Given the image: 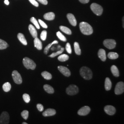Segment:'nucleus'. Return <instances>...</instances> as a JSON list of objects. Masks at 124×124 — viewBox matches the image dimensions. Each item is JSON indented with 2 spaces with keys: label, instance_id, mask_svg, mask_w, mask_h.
I'll return each mask as SVG.
<instances>
[{
  "label": "nucleus",
  "instance_id": "obj_14",
  "mask_svg": "<svg viewBox=\"0 0 124 124\" xmlns=\"http://www.w3.org/2000/svg\"><path fill=\"white\" fill-rule=\"evenodd\" d=\"M56 113V111L52 108H48L43 113L42 115L45 117H48V116H51L55 115Z\"/></svg>",
  "mask_w": 124,
  "mask_h": 124
},
{
  "label": "nucleus",
  "instance_id": "obj_22",
  "mask_svg": "<svg viewBox=\"0 0 124 124\" xmlns=\"http://www.w3.org/2000/svg\"><path fill=\"white\" fill-rule=\"evenodd\" d=\"M43 87L45 91L49 94H53L54 92L53 88L48 85H45Z\"/></svg>",
  "mask_w": 124,
  "mask_h": 124
},
{
  "label": "nucleus",
  "instance_id": "obj_18",
  "mask_svg": "<svg viewBox=\"0 0 124 124\" xmlns=\"http://www.w3.org/2000/svg\"><path fill=\"white\" fill-rule=\"evenodd\" d=\"M55 14L53 12H49L45 14L44 18L47 20H53L55 18Z\"/></svg>",
  "mask_w": 124,
  "mask_h": 124
},
{
  "label": "nucleus",
  "instance_id": "obj_41",
  "mask_svg": "<svg viewBox=\"0 0 124 124\" xmlns=\"http://www.w3.org/2000/svg\"><path fill=\"white\" fill-rule=\"evenodd\" d=\"M40 3L43 5H47L48 3V1L47 0H37Z\"/></svg>",
  "mask_w": 124,
  "mask_h": 124
},
{
  "label": "nucleus",
  "instance_id": "obj_13",
  "mask_svg": "<svg viewBox=\"0 0 124 124\" xmlns=\"http://www.w3.org/2000/svg\"><path fill=\"white\" fill-rule=\"evenodd\" d=\"M67 17L70 23L72 25L75 26L77 24V21L74 15L71 13H68L67 15Z\"/></svg>",
  "mask_w": 124,
  "mask_h": 124
},
{
  "label": "nucleus",
  "instance_id": "obj_9",
  "mask_svg": "<svg viewBox=\"0 0 124 124\" xmlns=\"http://www.w3.org/2000/svg\"><path fill=\"white\" fill-rule=\"evenodd\" d=\"M124 83L123 82H118L115 86V93L116 95H120L124 93Z\"/></svg>",
  "mask_w": 124,
  "mask_h": 124
},
{
  "label": "nucleus",
  "instance_id": "obj_29",
  "mask_svg": "<svg viewBox=\"0 0 124 124\" xmlns=\"http://www.w3.org/2000/svg\"><path fill=\"white\" fill-rule=\"evenodd\" d=\"M58 41L57 40H54L52 43H50L45 48L44 51V53L45 54H47L48 51H49V49L50 48V47H51V46L53 44H58Z\"/></svg>",
  "mask_w": 124,
  "mask_h": 124
},
{
  "label": "nucleus",
  "instance_id": "obj_37",
  "mask_svg": "<svg viewBox=\"0 0 124 124\" xmlns=\"http://www.w3.org/2000/svg\"><path fill=\"white\" fill-rule=\"evenodd\" d=\"M66 50L67 53L69 54H71L72 53V49H71V46L69 43H67L66 45Z\"/></svg>",
  "mask_w": 124,
  "mask_h": 124
},
{
  "label": "nucleus",
  "instance_id": "obj_11",
  "mask_svg": "<svg viewBox=\"0 0 124 124\" xmlns=\"http://www.w3.org/2000/svg\"><path fill=\"white\" fill-rule=\"evenodd\" d=\"M58 69L62 75H63L65 76L69 77L71 75L70 71L67 67L62 66H60L58 67Z\"/></svg>",
  "mask_w": 124,
  "mask_h": 124
},
{
  "label": "nucleus",
  "instance_id": "obj_44",
  "mask_svg": "<svg viewBox=\"0 0 124 124\" xmlns=\"http://www.w3.org/2000/svg\"><path fill=\"white\" fill-rule=\"evenodd\" d=\"M23 124H27V123H26V122H23Z\"/></svg>",
  "mask_w": 124,
  "mask_h": 124
},
{
  "label": "nucleus",
  "instance_id": "obj_1",
  "mask_svg": "<svg viewBox=\"0 0 124 124\" xmlns=\"http://www.w3.org/2000/svg\"><path fill=\"white\" fill-rule=\"evenodd\" d=\"M80 29L81 33L85 35H91L93 33V29L87 23L82 22L80 23Z\"/></svg>",
  "mask_w": 124,
  "mask_h": 124
},
{
  "label": "nucleus",
  "instance_id": "obj_36",
  "mask_svg": "<svg viewBox=\"0 0 124 124\" xmlns=\"http://www.w3.org/2000/svg\"><path fill=\"white\" fill-rule=\"evenodd\" d=\"M21 116L24 119L27 120L29 117V112L27 110H23L21 113Z\"/></svg>",
  "mask_w": 124,
  "mask_h": 124
},
{
  "label": "nucleus",
  "instance_id": "obj_17",
  "mask_svg": "<svg viewBox=\"0 0 124 124\" xmlns=\"http://www.w3.org/2000/svg\"><path fill=\"white\" fill-rule=\"evenodd\" d=\"M29 30L30 32L32 37L34 38L37 37V32L36 30V28L32 24H30L29 26Z\"/></svg>",
  "mask_w": 124,
  "mask_h": 124
},
{
  "label": "nucleus",
  "instance_id": "obj_24",
  "mask_svg": "<svg viewBox=\"0 0 124 124\" xmlns=\"http://www.w3.org/2000/svg\"><path fill=\"white\" fill-rule=\"evenodd\" d=\"M41 75L43 76V77L46 79V80H51L52 78V75L47 71H44L41 73Z\"/></svg>",
  "mask_w": 124,
  "mask_h": 124
},
{
  "label": "nucleus",
  "instance_id": "obj_8",
  "mask_svg": "<svg viewBox=\"0 0 124 124\" xmlns=\"http://www.w3.org/2000/svg\"><path fill=\"white\" fill-rule=\"evenodd\" d=\"M9 122V115L7 112H3L0 116V124H8Z\"/></svg>",
  "mask_w": 124,
  "mask_h": 124
},
{
  "label": "nucleus",
  "instance_id": "obj_12",
  "mask_svg": "<svg viewBox=\"0 0 124 124\" xmlns=\"http://www.w3.org/2000/svg\"><path fill=\"white\" fill-rule=\"evenodd\" d=\"M104 109L107 114L109 115H114L116 112L115 108L111 105H107L105 107Z\"/></svg>",
  "mask_w": 124,
  "mask_h": 124
},
{
  "label": "nucleus",
  "instance_id": "obj_38",
  "mask_svg": "<svg viewBox=\"0 0 124 124\" xmlns=\"http://www.w3.org/2000/svg\"><path fill=\"white\" fill-rule=\"evenodd\" d=\"M38 21H39V23H40V25L43 28H46V29L47 28V25L42 20H41V19H39V20H38Z\"/></svg>",
  "mask_w": 124,
  "mask_h": 124
},
{
  "label": "nucleus",
  "instance_id": "obj_5",
  "mask_svg": "<svg viewBox=\"0 0 124 124\" xmlns=\"http://www.w3.org/2000/svg\"><path fill=\"white\" fill-rule=\"evenodd\" d=\"M79 92L78 87L75 85H70L66 89V93L69 95H75Z\"/></svg>",
  "mask_w": 124,
  "mask_h": 124
},
{
  "label": "nucleus",
  "instance_id": "obj_7",
  "mask_svg": "<svg viewBox=\"0 0 124 124\" xmlns=\"http://www.w3.org/2000/svg\"><path fill=\"white\" fill-rule=\"evenodd\" d=\"M12 77L15 83L17 84H21L22 83V77L17 70H14L13 72Z\"/></svg>",
  "mask_w": 124,
  "mask_h": 124
},
{
  "label": "nucleus",
  "instance_id": "obj_30",
  "mask_svg": "<svg viewBox=\"0 0 124 124\" xmlns=\"http://www.w3.org/2000/svg\"><path fill=\"white\" fill-rule=\"evenodd\" d=\"M108 57L110 59H115L119 57V55L115 52H110L108 55Z\"/></svg>",
  "mask_w": 124,
  "mask_h": 124
},
{
  "label": "nucleus",
  "instance_id": "obj_34",
  "mask_svg": "<svg viewBox=\"0 0 124 124\" xmlns=\"http://www.w3.org/2000/svg\"><path fill=\"white\" fill-rule=\"evenodd\" d=\"M23 98L24 101V102L26 103H29V102H30L31 100V98H30V97L29 96V95H28V94L25 93L23 95Z\"/></svg>",
  "mask_w": 124,
  "mask_h": 124
},
{
  "label": "nucleus",
  "instance_id": "obj_35",
  "mask_svg": "<svg viewBox=\"0 0 124 124\" xmlns=\"http://www.w3.org/2000/svg\"><path fill=\"white\" fill-rule=\"evenodd\" d=\"M47 36V32L46 31H42L40 34V38L42 40H45Z\"/></svg>",
  "mask_w": 124,
  "mask_h": 124
},
{
  "label": "nucleus",
  "instance_id": "obj_25",
  "mask_svg": "<svg viewBox=\"0 0 124 124\" xmlns=\"http://www.w3.org/2000/svg\"><path fill=\"white\" fill-rule=\"evenodd\" d=\"M2 88L5 92H8L11 89V85L9 82H6L3 85Z\"/></svg>",
  "mask_w": 124,
  "mask_h": 124
},
{
  "label": "nucleus",
  "instance_id": "obj_31",
  "mask_svg": "<svg viewBox=\"0 0 124 124\" xmlns=\"http://www.w3.org/2000/svg\"><path fill=\"white\" fill-rule=\"evenodd\" d=\"M56 34L59 39H60L62 41H66L67 39L66 37L63 36L60 31H58Z\"/></svg>",
  "mask_w": 124,
  "mask_h": 124
},
{
  "label": "nucleus",
  "instance_id": "obj_42",
  "mask_svg": "<svg viewBox=\"0 0 124 124\" xmlns=\"http://www.w3.org/2000/svg\"><path fill=\"white\" fill-rule=\"evenodd\" d=\"M80 2L83 4H85L88 3L90 0H79Z\"/></svg>",
  "mask_w": 124,
  "mask_h": 124
},
{
  "label": "nucleus",
  "instance_id": "obj_10",
  "mask_svg": "<svg viewBox=\"0 0 124 124\" xmlns=\"http://www.w3.org/2000/svg\"><path fill=\"white\" fill-rule=\"evenodd\" d=\"M91 111L90 108L88 106H84L82 107L78 111V114L81 116H85L87 115Z\"/></svg>",
  "mask_w": 124,
  "mask_h": 124
},
{
  "label": "nucleus",
  "instance_id": "obj_21",
  "mask_svg": "<svg viewBox=\"0 0 124 124\" xmlns=\"http://www.w3.org/2000/svg\"><path fill=\"white\" fill-rule=\"evenodd\" d=\"M111 71L112 73L114 76L115 77H119V71L117 68V67L115 65H113L111 67Z\"/></svg>",
  "mask_w": 124,
  "mask_h": 124
},
{
  "label": "nucleus",
  "instance_id": "obj_19",
  "mask_svg": "<svg viewBox=\"0 0 124 124\" xmlns=\"http://www.w3.org/2000/svg\"><path fill=\"white\" fill-rule=\"evenodd\" d=\"M18 38L19 40L22 43L23 45L26 46L27 45L26 40L24 35L22 33H18Z\"/></svg>",
  "mask_w": 124,
  "mask_h": 124
},
{
  "label": "nucleus",
  "instance_id": "obj_27",
  "mask_svg": "<svg viewBox=\"0 0 124 124\" xmlns=\"http://www.w3.org/2000/svg\"><path fill=\"white\" fill-rule=\"evenodd\" d=\"M8 46V45L5 40L0 39V50L6 49Z\"/></svg>",
  "mask_w": 124,
  "mask_h": 124
},
{
  "label": "nucleus",
  "instance_id": "obj_28",
  "mask_svg": "<svg viewBox=\"0 0 124 124\" xmlns=\"http://www.w3.org/2000/svg\"><path fill=\"white\" fill-rule=\"evenodd\" d=\"M69 58V57L66 54H62L58 57V60L61 62H65L67 61Z\"/></svg>",
  "mask_w": 124,
  "mask_h": 124
},
{
  "label": "nucleus",
  "instance_id": "obj_15",
  "mask_svg": "<svg viewBox=\"0 0 124 124\" xmlns=\"http://www.w3.org/2000/svg\"><path fill=\"white\" fill-rule=\"evenodd\" d=\"M98 57L102 61H105L106 60V54L105 51L103 49H99L98 52Z\"/></svg>",
  "mask_w": 124,
  "mask_h": 124
},
{
  "label": "nucleus",
  "instance_id": "obj_43",
  "mask_svg": "<svg viewBox=\"0 0 124 124\" xmlns=\"http://www.w3.org/2000/svg\"><path fill=\"white\" fill-rule=\"evenodd\" d=\"M5 4L7 5H8L9 4V2L8 0H4Z\"/></svg>",
  "mask_w": 124,
  "mask_h": 124
},
{
  "label": "nucleus",
  "instance_id": "obj_40",
  "mask_svg": "<svg viewBox=\"0 0 124 124\" xmlns=\"http://www.w3.org/2000/svg\"><path fill=\"white\" fill-rule=\"evenodd\" d=\"M30 2L31 3V4L35 6L36 7H38L39 6V4L36 1V0H29Z\"/></svg>",
  "mask_w": 124,
  "mask_h": 124
},
{
  "label": "nucleus",
  "instance_id": "obj_4",
  "mask_svg": "<svg viewBox=\"0 0 124 124\" xmlns=\"http://www.w3.org/2000/svg\"><path fill=\"white\" fill-rule=\"evenodd\" d=\"M91 9L94 13L98 16L101 15L103 12V8L102 6L95 3L91 4Z\"/></svg>",
  "mask_w": 124,
  "mask_h": 124
},
{
  "label": "nucleus",
  "instance_id": "obj_26",
  "mask_svg": "<svg viewBox=\"0 0 124 124\" xmlns=\"http://www.w3.org/2000/svg\"><path fill=\"white\" fill-rule=\"evenodd\" d=\"M74 49L75 53L77 55H80L81 54V50L80 49V46L78 42H75L74 43Z\"/></svg>",
  "mask_w": 124,
  "mask_h": 124
},
{
  "label": "nucleus",
  "instance_id": "obj_32",
  "mask_svg": "<svg viewBox=\"0 0 124 124\" xmlns=\"http://www.w3.org/2000/svg\"><path fill=\"white\" fill-rule=\"evenodd\" d=\"M63 51H64V48L62 47L60 50H59V51H58V52H57L56 53H52V54H51L50 55H49V56L50 57H51V58H54V57H55L56 56H58V55H60V54H61V53L63 52Z\"/></svg>",
  "mask_w": 124,
  "mask_h": 124
},
{
  "label": "nucleus",
  "instance_id": "obj_3",
  "mask_svg": "<svg viewBox=\"0 0 124 124\" xmlns=\"http://www.w3.org/2000/svg\"><path fill=\"white\" fill-rule=\"evenodd\" d=\"M23 63L27 69L34 70L36 69V63L29 58L27 57L24 58L23 60Z\"/></svg>",
  "mask_w": 124,
  "mask_h": 124
},
{
  "label": "nucleus",
  "instance_id": "obj_6",
  "mask_svg": "<svg viewBox=\"0 0 124 124\" xmlns=\"http://www.w3.org/2000/svg\"><path fill=\"white\" fill-rule=\"evenodd\" d=\"M103 44L108 49H113L116 46V41L113 39H106L103 41Z\"/></svg>",
  "mask_w": 124,
  "mask_h": 124
},
{
  "label": "nucleus",
  "instance_id": "obj_33",
  "mask_svg": "<svg viewBox=\"0 0 124 124\" xmlns=\"http://www.w3.org/2000/svg\"><path fill=\"white\" fill-rule=\"evenodd\" d=\"M31 21L35 25V26L36 27V28L37 29H40V25H39L38 23L37 22V20L35 18H34V17H32L31 18Z\"/></svg>",
  "mask_w": 124,
  "mask_h": 124
},
{
  "label": "nucleus",
  "instance_id": "obj_20",
  "mask_svg": "<svg viewBox=\"0 0 124 124\" xmlns=\"http://www.w3.org/2000/svg\"><path fill=\"white\" fill-rule=\"evenodd\" d=\"M112 87V82L109 78H106L105 81V88L106 91L110 90Z\"/></svg>",
  "mask_w": 124,
  "mask_h": 124
},
{
  "label": "nucleus",
  "instance_id": "obj_16",
  "mask_svg": "<svg viewBox=\"0 0 124 124\" xmlns=\"http://www.w3.org/2000/svg\"><path fill=\"white\" fill-rule=\"evenodd\" d=\"M34 45L35 46L38 50H40L42 48V44L41 41L40 40L39 38L37 37H36L34 40Z\"/></svg>",
  "mask_w": 124,
  "mask_h": 124
},
{
  "label": "nucleus",
  "instance_id": "obj_2",
  "mask_svg": "<svg viewBox=\"0 0 124 124\" xmlns=\"http://www.w3.org/2000/svg\"><path fill=\"white\" fill-rule=\"evenodd\" d=\"M80 74L85 80H90L93 77L92 71L90 69L86 67H83L80 69Z\"/></svg>",
  "mask_w": 124,
  "mask_h": 124
},
{
  "label": "nucleus",
  "instance_id": "obj_23",
  "mask_svg": "<svg viewBox=\"0 0 124 124\" xmlns=\"http://www.w3.org/2000/svg\"><path fill=\"white\" fill-rule=\"evenodd\" d=\"M59 28H60V30L62 31L63 32H64V33L68 34V35H71L72 32H71V30L68 27L63 26H60L59 27Z\"/></svg>",
  "mask_w": 124,
  "mask_h": 124
},
{
  "label": "nucleus",
  "instance_id": "obj_39",
  "mask_svg": "<svg viewBox=\"0 0 124 124\" xmlns=\"http://www.w3.org/2000/svg\"><path fill=\"white\" fill-rule=\"evenodd\" d=\"M36 106H37V109H38V110L40 112H41L44 110V107L43 106V105L41 104H40V103L37 104Z\"/></svg>",
  "mask_w": 124,
  "mask_h": 124
}]
</instances>
